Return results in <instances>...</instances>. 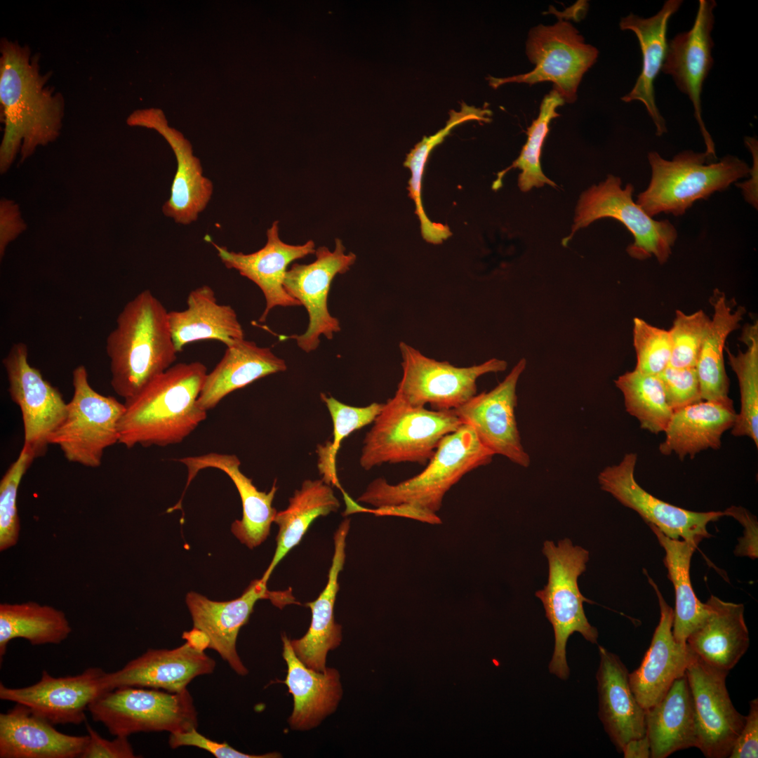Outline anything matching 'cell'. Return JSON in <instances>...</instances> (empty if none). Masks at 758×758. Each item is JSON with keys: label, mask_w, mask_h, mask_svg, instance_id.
Returning a JSON list of instances; mask_svg holds the SVG:
<instances>
[{"label": "cell", "mask_w": 758, "mask_h": 758, "mask_svg": "<svg viewBox=\"0 0 758 758\" xmlns=\"http://www.w3.org/2000/svg\"><path fill=\"white\" fill-rule=\"evenodd\" d=\"M0 103L4 124L0 146V172L5 173L20 153V162L39 146L59 136L65 99L48 86L50 74H42L39 55L27 45L3 38L0 43Z\"/></svg>", "instance_id": "cell-1"}, {"label": "cell", "mask_w": 758, "mask_h": 758, "mask_svg": "<svg viewBox=\"0 0 758 758\" xmlns=\"http://www.w3.org/2000/svg\"><path fill=\"white\" fill-rule=\"evenodd\" d=\"M207 373L200 361L173 364L124 401L119 443L128 448L181 443L207 417L198 404Z\"/></svg>", "instance_id": "cell-2"}, {"label": "cell", "mask_w": 758, "mask_h": 758, "mask_svg": "<svg viewBox=\"0 0 758 758\" xmlns=\"http://www.w3.org/2000/svg\"><path fill=\"white\" fill-rule=\"evenodd\" d=\"M110 384L128 400L172 366L178 353L171 333L168 312L150 290L128 301L107 338Z\"/></svg>", "instance_id": "cell-3"}, {"label": "cell", "mask_w": 758, "mask_h": 758, "mask_svg": "<svg viewBox=\"0 0 758 758\" xmlns=\"http://www.w3.org/2000/svg\"><path fill=\"white\" fill-rule=\"evenodd\" d=\"M462 424L453 409L412 406L395 393L364 437L360 466L369 470L385 463L427 465L441 439Z\"/></svg>", "instance_id": "cell-4"}, {"label": "cell", "mask_w": 758, "mask_h": 758, "mask_svg": "<svg viewBox=\"0 0 758 758\" xmlns=\"http://www.w3.org/2000/svg\"><path fill=\"white\" fill-rule=\"evenodd\" d=\"M651 178L637 203L651 217L661 213L679 216L693 204L707 199L713 193L726 190L738 179L747 176V164L733 155L717 161L705 152L684 150L672 160L658 152L648 154Z\"/></svg>", "instance_id": "cell-5"}, {"label": "cell", "mask_w": 758, "mask_h": 758, "mask_svg": "<svg viewBox=\"0 0 758 758\" xmlns=\"http://www.w3.org/2000/svg\"><path fill=\"white\" fill-rule=\"evenodd\" d=\"M493 456L472 427L462 424L441 439L420 473L397 484H389L383 477L375 479L357 501L375 507L413 503L436 512L454 484L467 473L489 464Z\"/></svg>", "instance_id": "cell-6"}, {"label": "cell", "mask_w": 758, "mask_h": 758, "mask_svg": "<svg viewBox=\"0 0 758 758\" xmlns=\"http://www.w3.org/2000/svg\"><path fill=\"white\" fill-rule=\"evenodd\" d=\"M543 553L548 561V582L536 596L541 600L554 632V649L549 670L566 679L569 675L566 657L569 637L577 632L590 642L597 643V630L588 622L583 609V602L592 601L580 593L578 585V577L586 570L589 552L565 538L557 545L552 541H545Z\"/></svg>", "instance_id": "cell-7"}, {"label": "cell", "mask_w": 758, "mask_h": 758, "mask_svg": "<svg viewBox=\"0 0 758 758\" xmlns=\"http://www.w3.org/2000/svg\"><path fill=\"white\" fill-rule=\"evenodd\" d=\"M72 384L73 396L65 418L49 444L57 445L69 462L98 467L105 451L119 442V425L125 405L96 392L84 365L74 369Z\"/></svg>", "instance_id": "cell-8"}, {"label": "cell", "mask_w": 758, "mask_h": 758, "mask_svg": "<svg viewBox=\"0 0 758 758\" xmlns=\"http://www.w3.org/2000/svg\"><path fill=\"white\" fill-rule=\"evenodd\" d=\"M92 719L114 736L140 732H185L198 726L190 691L121 687L98 696L88 709Z\"/></svg>", "instance_id": "cell-9"}, {"label": "cell", "mask_w": 758, "mask_h": 758, "mask_svg": "<svg viewBox=\"0 0 758 758\" xmlns=\"http://www.w3.org/2000/svg\"><path fill=\"white\" fill-rule=\"evenodd\" d=\"M634 187H621V180L611 175L593 185L580 197L571 232L562 241L566 246L576 232L594 220L612 218L622 222L632 234L634 242L627 251L638 260L654 255L660 263L667 262L677 238V231L667 220H656L632 199Z\"/></svg>", "instance_id": "cell-10"}, {"label": "cell", "mask_w": 758, "mask_h": 758, "mask_svg": "<svg viewBox=\"0 0 758 758\" xmlns=\"http://www.w3.org/2000/svg\"><path fill=\"white\" fill-rule=\"evenodd\" d=\"M526 51L528 60L535 65L533 69L505 78L488 77L489 85L496 88L507 83L531 86L549 81L568 103L576 100L580 81L595 63L599 54L595 47L585 42L570 22L563 20L552 25L533 27L528 33Z\"/></svg>", "instance_id": "cell-11"}, {"label": "cell", "mask_w": 758, "mask_h": 758, "mask_svg": "<svg viewBox=\"0 0 758 758\" xmlns=\"http://www.w3.org/2000/svg\"><path fill=\"white\" fill-rule=\"evenodd\" d=\"M402 377L395 393L409 404L434 410H452L477 393V379L489 373L504 371L506 361L493 358L478 365L457 367L423 354L404 342L399 343Z\"/></svg>", "instance_id": "cell-12"}, {"label": "cell", "mask_w": 758, "mask_h": 758, "mask_svg": "<svg viewBox=\"0 0 758 758\" xmlns=\"http://www.w3.org/2000/svg\"><path fill=\"white\" fill-rule=\"evenodd\" d=\"M314 254L316 259L311 263H293L284 281L286 291L298 300L308 314L306 331L290 336L307 353L317 349L321 335L331 340L334 333L340 331L338 319L328 309V293L335 277L346 273L357 259L354 253H346L342 240L338 238L333 251L322 246L316 248Z\"/></svg>", "instance_id": "cell-13"}, {"label": "cell", "mask_w": 758, "mask_h": 758, "mask_svg": "<svg viewBox=\"0 0 758 758\" xmlns=\"http://www.w3.org/2000/svg\"><path fill=\"white\" fill-rule=\"evenodd\" d=\"M11 400L21 411L24 444L36 458L44 456L52 434L67 413L66 403L59 390L45 380L40 371L28 361V347L14 343L2 359Z\"/></svg>", "instance_id": "cell-14"}, {"label": "cell", "mask_w": 758, "mask_h": 758, "mask_svg": "<svg viewBox=\"0 0 758 758\" xmlns=\"http://www.w3.org/2000/svg\"><path fill=\"white\" fill-rule=\"evenodd\" d=\"M637 455L626 453L617 465L607 466L598 475L601 488L624 506L637 512L666 536L698 545L711 535L710 522L724 516L721 511L693 512L669 504L645 491L634 478Z\"/></svg>", "instance_id": "cell-15"}, {"label": "cell", "mask_w": 758, "mask_h": 758, "mask_svg": "<svg viewBox=\"0 0 758 758\" xmlns=\"http://www.w3.org/2000/svg\"><path fill=\"white\" fill-rule=\"evenodd\" d=\"M689 652L685 674L696 714V747L707 758L729 757L745 716L736 710L729 697L726 686L729 672L713 667Z\"/></svg>", "instance_id": "cell-16"}, {"label": "cell", "mask_w": 758, "mask_h": 758, "mask_svg": "<svg viewBox=\"0 0 758 758\" xmlns=\"http://www.w3.org/2000/svg\"><path fill=\"white\" fill-rule=\"evenodd\" d=\"M526 366V359H520L491 391L477 394L453 409L463 424L472 427L484 446L523 467H529L531 458L521 441L515 408L517 385Z\"/></svg>", "instance_id": "cell-17"}, {"label": "cell", "mask_w": 758, "mask_h": 758, "mask_svg": "<svg viewBox=\"0 0 758 758\" xmlns=\"http://www.w3.org/2000/svg\"><path fill=\"white\" fill-rule=\"evenodd\" d=\"M714 0H700L692 27L677 34L667 43L661 71L672 77L678 89L690 99L694 117L704 139L705 153L717 159L714 142L702 118L701 93L703 83L712 65L714 46L711 33L714 24Z\"/></svg>", "instance_id": "cell-18"}, {"label": "cell", "mask_w": 758, "mask_h": 758, "mask_svg": "<svg viewBox=\"0 0 758 758\" xmlns=\"http://www.w3.org/2000/svg\"><path fill=\"white\" fill-rule=\"evenodd\" d=\"M105 672L89 667L75 676L55 677L44 670L39 681L21 688L0 684V698L20 703L53 724H79L86 710L100 695L108 691L103 684Z\"/></svg>", "instance_id": "cell-19"}, {"label": "cell", "mask_w": 758, "mask_h": 758, "mask_svg": "<svg viewBox=\"0 0 758 758\" xmlns=\"http://www.w3.org/2000/svg\"><path fill=\"white\" fill-rule=\"evenodd\" d=\"M211 243L227 268L237 270L255 284L262 292L266 305L259 321H265L270 311L276 307L301 305L286 291L284 281L288 267L292 262L315 253L313 240L300 245L284 242L279 237V221L276 220L267 230L265 245L253 253L232 251L211 241Z\"/></svg>", "instance_id": "cell-20"}, {"label": "cell", "mask_w": 758, "mask_h": 758, "mask_svg": "<svg viewBox=\"0 0 758 758\" xmlns=\"http://www.w3.org/2000/svg\"><path fill=\"white\" fill-rule=\"evenodd\" d=\"M215 661L205 651L185 642L172 649H149L117 671L105 673L107 691L121 687H141L171 693L183 691L196 677L213 672Z\"/></svg>", "instance_id": "cell-21"}, {"label": "cell", "mask_w": 758, "mask_h": 758, "mask_svg": "<svg viewBox=\"0 0 758 758\" xmlns=\"http://www.w3.org/2000/svg\"><path fill=\"white\" fill-rule=\"evenodd\" d=\"M127 123L155 129L168 141L175 153L177 169L170 197L164 204L162 211L177 223L189 225L196 221L211 200L213 185L203 175L200 161L193 155L190 142L180 133L167 125L159 110L136 111L128 117Z\"/></svg>", "instance_id": "cell-22"}, {"label": "cell", "mask_w": 758, "mask_h": 758, "mask_svg": "<svg viewBox=\"0 0 758 758\" xmlns=\"http://www.w3.org/2000/svg\"><path fill=\"white\" fill-rule=\"evenodd\" d=\"M272 592L267 583L259 579L253 580L240 597L230 601H213L194 592L186 596L194 627L208 636V649L218 652L239 675L245 676L248 672L237 651L239 632L247 623L256 601L270 599Z\"/></svg>", "instance_id": "cell-23"}, {"label": "cell", "mask_w": 758, "mask_h": 758, "mask_svg": "<svg viewBox=\"0 0 758 758\" xmlns=\"http://www.w3.org/2000/svg\"><path fill=\"white\" fill-rule=\"evenodd\" d=\"M645 573L656 593L660 617L650 646L639 667L629 674V680L637 700L646 710L660 701L673 681L685 673L689 652L686 645L677 643L673 637L674 609L653 579Z\"/></svg>", "instance_id": "cell-24"}, {"label": "cell", "mask_w": 758, "mask_h": 758, "mask_svg": "<svg viewBox=\"0 0 758 758\" xmlns=\"http://www.w3.org/2000/svg\"><path fill=\"white\" fill-rule=\"evenodd\" d=\"M178 461L184 464L187 469L184 493L199 471L215 468L225 472L235 485L242 504V519L233 522L231 528L232 533L250 549L260 545L267 539L277 513L272 507L278 488L276 480L268 492L259 491L252 479L240 470L241 462L234 454L209 453L185 457Z\"/></svg>", "instance_id": "cell-25"}, {"label": "cell", "mask_w": 758, "mask_h": 758, "mask_svg": "<svg viewBox=\"0 0 758 758\" xmlns=\"http://www.w3.org/2000/svg\"><path fill=\"white\" fill-rule=\"evenodd\" d=\"M53 725L27 706L15 703L12 709L0 714V757H80L88 735H67Z\"/></svg>", "instance_id": "cell-26"}, {"label": "cell", "mask_w": 758, "mask_h": 758, "mask_svg": "<svg viewBox=\"0 0 758 758\" xmlns=\"http://www.w3.org/2000/svg\"><path fill=\"white\" fill-rule=\"evenodd\" d=\"M599 651L596 677L599 716L610 739L621 752L627 742L646 735V710L637 700L630 684V673L618 656L601 646Z\"/></svg>", "instance_id": "cell-27"}, {"label": "cell", "mask_w": 758, "mask_h": 758, "mask_svg": "<svg viewBox=\"0 0 758 758\" xmlns=\"http://www.w3.org/2000/svg\"><path fill=\"white\" fill-rule=\"evenodd\" d=\"M350 519H345L333 536L334 552L326 587L314 601L305 605L312 611V620L307 633L300 639L291 640L298 658L308 667L324 672L326 656L342 641V626L335 621L334 604L339 590L338 577L345 561L346 538Z\"/></svg>", "instance_id": "cell-28"}, {"label": "cell", "mask_w": 758, "mask_h": 758, "mask_svg": "<svg viewBox=\"0 0 758 758\" xmlns=\"http://www.w3.org/2000/svg\"><path fill=\"white\" fill-rule=\"evenodd\" d=\"M705 604L707 616L689 635L686 646L706 664L729 672L750 646L744 605L713 595Z\"/></svg>", "instance_id": "cell-29"}, {"label": "cell", "mask_w": 758, "mask_h": 758, "mask_svg": "<svg viewBox=\"0 0 758 758\" xmlns=\"http://www.w3.org/2000/svg\"><path fill=\"white\" fill-rule=\"evenodd\" d=\"M681 0H667L654 15L644 18L630 13L620 22L622 30L633 32L642 55L641 72L632 89L621 100L625 102L639 101L644 104L656 129V135L667 132L665 120L656 102L654 83L664 63L667 50V32L670 18L679 9Z\"/></svg>", "instance_id": "cell-30"}, {"label": "cell", "mask_w": 758, "mask_h": 758, "mask_svg": "<svg viewBox=\"0 0 758 758\" xmlns=\"http://www.w3.org/2000/svg\"><path fill=\"white\" fill-rule=\"evenodd\" d=\"M283 657L287 675L283 681L293 698V710L288 719L293 729L317 727L337 708L343 696L340 674L334 668L317 672L307 667L296 656L286 634L281 636Z\"/></svg>", "instance_id": "cell-31"}, {"label": "cell", "mask_w": 758, "mask_h": 758, "mask_svg": "<svg viewBox=\"0 0 758 758\" xmlns=\"http://www.w3.org/2000/svg\"><path fill=\"white\" fill-rule=\"evenodd\" d=\"M286 369V361L270 347H260L245 338L237 340L226 347L220 361L207 373L198 404L208 411L232 392Z\"/></svg>", "instance_id": "cell-32"}, {"label": "cell", "mask_w": 758, "mask_h": 758, "mask_svg": "<svg viewBox=\"0 0 758 758\" xmlns=\"http://www.w3.org/2000/svg\"><path fill=\"white\" fill-rule=\"evenodd\" d=\"M736 415L733 401L702 400L673 411L659 451L665 456L674 453L683 460L708 448L719 449L722 434L732 428Z\"/></svg>", "instance_id": "cell-33"}, {"label": "cell", "mask_w": 758, "mask_h": 758, "mask_svg": "<svg viewBox=\"0 0 758 758\" xmlns=\"http://www.w3.org/2000/svg\"><path fill=\"white\" fill-rule=\"evenodd\" d=\"M168 321L178 352L186 345L199 340H215L227 347L244 338L235 310L229 305L219 304L213 289L208 285L191 291L187 307L168 312Z\"/></svg>", "instance_id": "cell-34"}, {"label": "cell", "mask_w": 758, "mask_h": 758, "mask_svg": "<svg viewBox=\"0 0 758 758\" xmlns=\"http://www.w3.org/2000/svg\"><path fill=\"white\" fill-rule=\"evenodd\" d=\"M645 724L651 758H666L676 751L696 747V714L685 673L660 701L646 710Z\"/></svg>", "instance_id": "cell-35"}, {"label": "cell", "mask_w": 758, "mask_h": 758, "mask_svg": "<svg viewBox=\"0 0 758 758\" xmlns=\"http://www.w3.org/2000/svg\"><path fill=\"white\" fill-rule=\"evenodd\" d=\"M288 507L277 512L274 522L278 526L277 547L262 580L267 583L281 559L298 545L311 524L319 517L336 512L340 502L331 485L321 479H306L289 498Z\"/></svg>", "instance_id": "cell-36"}, {"label": "cell", "mask_w": 758, "mask_h": 758, "mask_svg": "<svg viewBox=\"0 0 758 758\" xmlns=\"http://www.w3.org/2000/svg\"><path fill=\"white\" fill-rule=\"evenodd\" d=\"M714 314L699 353L696 371L703 400L731 402L724 350L728 335L739 327L745 310L733 312L724 293L715 291L711 299Z\"/></svg>", "instance_id": "cell-37"}, {"label": "cell", "mask_w": 758, "mask_h": 758, "mask_svg": "<svg viewBox=\"0 0 758 758\" xmlns=\"http://www.w3.org/2000/svg\"><path fill=\"white\" fill-rule=\"evenodd\" d=\"M664 549V564L675 592L672 634L676 641L686 646L687 637L707 616L705 603L696 595L690 578L691 560L698 545L666 536L653 524H648Z\"/></svg>", "instance_id": "cell-38"}, {"label": "cell", "mask_w": 758, "mask_h": 758, "mask_svg": "<svg viewBox=\"0 0 758 758\" xmlns=\"http://www.w3.org/2000/svg\"><path fill=\"white\" fill-rule=\"evenodd\" d=\"M72 632L62 611L35 601L0 604V659L9 642L16 638L32 645L58 644Z\"/></svg>", "instance_id": "cell-39"}, {"label": "cell", "mask_w": 758, "mask_h": 758, "mask_svg": "<svg viewBox=\"0 0 758 758\" xmlns=\"http://www.w3.org/2000/svg\"><path fill=\"white\" fill-rule=\"evenodd\" d=\"M488 115L489 111L487 109L477 108L462 103L460 111H450L449 119L444 128L433 135L424 137L406 156L404 165L411 171V178L408 183L409 196L415 204V213L420 221L422 236L429 243L441 244L451 235V232L447 225L431 222L423 207L421 182L429 154L432 149L440 144L457 125L472 120L488 123Z\"/></svg>", "instance_id": "cell-40"}, {"label": "cell", "mask_w": 758, "mask_h": 758, "mask_svg": "<svg viewBox=\"0 0 758 758\" xmlns=\"http://www.w3.org/2000/svg\"><path fill=\"white\" fill-rule=\"evenodd\" d=\"M615 385L623 393L626 411L638 420L641 428L653 434L665 431L673 411L659 375L634 369L618 376Z\"/></svg>", "instance_id": "cell-41"}, {"label": "cell", "mask_w": 758, "mask_h": 758, "mask_svg": "<svg viewBox=\"0 0 758 758\" xmlns=\"http://www.w3.org/2000/svg\"><path fill=\"white\" fill-rule=\"evenodd\" d=\"M333 422L332 439L317 446V467L322 479L328 484L336 486L343 494L345 491L339 481L336 460L341 442L353 432L373 423L381 411L383 403H372L363 407L345 404L332 396L320 394Z\"/></svg>", "instance_id": "cell-42"}, {"label": "cell", "mask_w": 758, "mask_h": 758, "mask_svg": "<svg viewBox=\"0 0 758 758\" xmlns=\"http://www.w3.org/2000/svg\"><path fill=\"white\" fill-rule=\"evenodd\" d=\"M758 329L757 324L747 326L741 339L745 352L734 355L729 350V364L738 378L740 392V411L732 427L731 434L747 436L758 446Z\"/></svg>", "instance_id": "cell-43"}, {"label": "cell", "mask_w": 758, "mask_h": 758, "mask_svg": "<svg viewBox=\"0 0 758 758\" xmlns=\"http://www.w3.org/2000/svg\"><path fill=\"white\" fill-rule=\"evenodd\" d=\"M564 100L555 90L552 89L543 99L538 116L527 128V140L523 146L519 157L512 164L500 172L493 188L497 190L501 187L502 178L511 168L521 170L519 175L518 185L523 192H528L533 187H540L544 185L557 187L543 172L540 164L542 148L549 133L550 121L560 114L556 109L563 105Z\"/></svg>", "instance_id": "cell-44"}, {"label": "cell", "mask_w": 758, "mask_h": 758, "mask_svg": "<svg viewBox=\"0 0 758 758\" xmlns=\"http://www.w3.org/2000/svg\"><path fill=\"white\" fill-rule=\"evenodd\" d=\"M36 458L23 445L17 459L9 466L0 481V551L15 546L19 539L20 524L17 495L20 481Z\"/></svg>", "instance_id": "cell-45"}, {"label": "cell", "mask_w": 758, "mask_h": 758, "mask_svg": "<svg viewBox=\"0 0 758 758\" xmlns=\"http://www.w3.org/2000/svg\"><path fill=\"white\" fill-rule=\"evenodd\" d=\"M710 319L703 310L691 314L676 311L669 330L671 357L669 366L675 368L696 367Z\"/></svg>", "instance_id": "cell-46"}, {"label": "cell", "mask_w": 758, "mask_h": 758, "mask_svg": "<svg viewBox=\"0 0 758 758\" xmlns=\"http://www.w3.org/2000/svg\"><path fill=\"white\" fill-rule=\"evenodd\" d=\"M633 344L637 355L636 370L660 375L669 366L671 343L669 331L636 317L633 320Z\"/></svg>", "instance_id": "cell-47"}, {"label": "cell", "mask_w": 758, "mask_h": 758, "mask_svg": "<svg viewBox=\"0 0 758 758\" xmlns=\"http://www.w3.org/2000/svg\"><path fill=\"white\" fill-rule=\"evenodd\" d=\"M659 376L667 402L672 411L703 400L696 367L675 368L668 366Z\"/></svg>", "instance_id": "cell-48"}, {"label": "cell", "mask_w": 758, "mask_h": 758, "mask_svg": "<svg viewBox=\"0 0 758 758\" xmlns=\"http://www.w3.org/2000/svg\"><path fill=\"white\" fill-rule=\"evenodd\" d=\"M168 745L172 749L182 746L196 747L211 753L216 758H275L279 757L277 752L264 754H250L240 752L227 743H218L209 739L199 733L196 728L185 732L170 733Z\"/></svg>", "instance_id": "cell-49"}, {"label": "cell", "mask_w": 758, "mask_h": 758, "mask_svg": "<svg viewBox=\"0 0 758 758\" xmlns=\"http://www.w3.org/2000/svg\"><path fill=\"white\" fill-rule=\"evenodd\" d=\"M88 742L80 758H134V750L126 736H115L112 740L101 737L86 722Z\"/></svg>", "instance_id": "cell-50"}, {"label": "cell", "mask_w": 758, "mask_h": 758, "mask_svg": "<svg viewBox=\"0 0 758 758\" xmlns=\"http://www.w3.org/2000/svg\"><path fill=\"white\" fill-rule=\"evenodd\" d=\"M724 516L732 517L743 526V536L739 538L734 553L736 556L756 559L758 557V523L757 518L741 506H731L723 511Z\"/></svg>", "instance_id": "cell-51"}, {"label": "cell", "mask_w": 758, "mask_h": 758, "mask_svg": "<svg viewBox=\"0 0 758 758\" xmlns=\"http://www.w3.org/2000/svg\"><path fill=\"white\" fill-rule=\"evenodd\" d=\"M758 757V699L750 701V709L744 725L738 736L729 758Z\"/></svg>", "instance_id": "cell-52"}, {"label": "cell", "mask_w": 758, "mask_h": 758, "mask_svg": "<svg viewBox=\"0 0 758 758\" xmlns=\"http://www.w3.org/2000/svg\"><path fill=\"white\" fill-rule=\"evenodd\" d=\"M19 206L13 200L0 201V257L4 258L8 245L26 230Z\"/></svg>", "instance_id": "cell-53"}, {"label": "cell", "mask_w": 758, "mask_h": 758, "mask_svg": "<svg viewBox=\"0 0 758 758\" xmlns=\"http://www.w3.org/2000/svg\"><path fill=\"white\" fill-rule=\"evenodd\" d=\"M368 513L376 517L396 516L410 518L431 524H441V519L430 510L413 503H404L369 509Z\"/></svg>", "instance_id": "cell-54"}, {"label": "cell", "mask_w": 758, "mask_h": 758, "mask_svg": "<svg viewBox=\"0 0 758 758\" xmlns=\"http://www.w3.org/2000/svg\"><path fill=\"white\" fill-rule=\"evenodd\" d=\"M745 142L750 151L753 158V165L750 168V178L745 182L737 184L743 192V194L746 201L750 204L754 208H757V172H758V159H757V140L754 138L746 137L745 138Z\"/></svg>", "instance_id": "cell-55"}, {"label": "cell", "mask_w": 758, "mask_h": 758, "mask_svg": "<svg viewBox=\"0 0 758 758\" xmlns=\"http://www.w3.org/2000/svg\"><path fill=\"white\" fill-rule=\"evenodd\" d=\"M621 752H623L625 758H650L651 747L646 735L630 740Z\"/></svg>", "instance_id": "cell-56"}, {"label": "cell", "mask_w": 758, "mask_h": 758, "mask_svg": "<svg viewBox=\"0 0 758 758\" xmlns=\"http://www.w3.org/2000/svg\"><path fill=\"white\" fill-rule=\"evenodd\" d=\"M182 639L197 650L204 651L209 648V638L203 631L196 627H193L190 631L184 632Z\"/></svg>", "instance_id": "cell-57"}]
</instances>
